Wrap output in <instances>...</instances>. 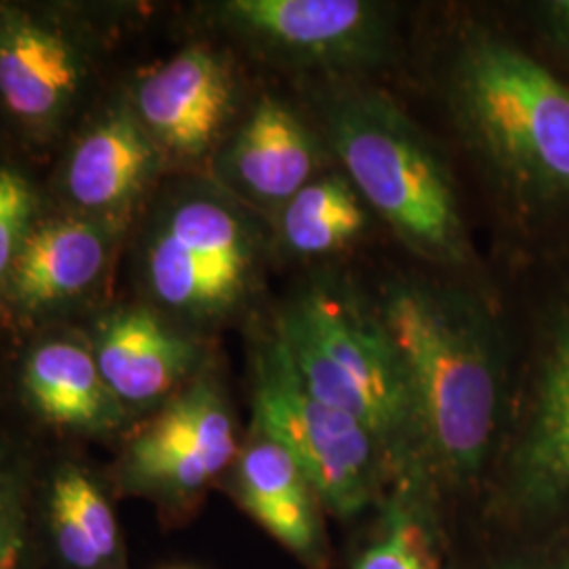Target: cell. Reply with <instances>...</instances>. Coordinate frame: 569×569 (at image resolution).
<instances>
[{
	"label": "cell",
	"mask_w": 569,
	"mask_h": 569,
	"mask_svg": "<svg viewBox=\"0 0 569 569\" xmlns=\"http://www.w3.org/2000/svg\"><path fill=\"white\" fill-rule=\"evenodd\" d=\"M406 369L428 467L475 477L496 437L505 333L491 306L453 284L390 277L371 298Z\"/></svg>",
	"instance_id": "6da1fadb"
},
{
	"label": "cell",
	"mask_w": 569,
	"mask_h": 569,
	"mask_svg": "<svg viewBox=\"0 0 569 569\" xmlns=\"http://www.w3.org/2000/svg\"><path fill=\"white\" fill-rule=\"evenodd\" d=\"M456 133L521 216H569V84L488 30H470L446 68Z\"/></svg>",
	"instance_id": "7a4b0ae2"
},
{
	"label": "cell",
	"mask_w": 569,
	"mask_h": 569,
	"mask_svg": "<svg viewBox=\"0 0 569 569\" xmlns=\"http://www.w3.org/2000/svg\"><path fill=\"white\" fill-rule=\"evenodd\" d=\"M315 110L331 161L409 251L456 270L475 262L448 161L399 103L366 82L323 81Z\"/></svg>",
	"instance_id": "3957f363"
},
{
	"label": "cell",
	"mask_w": 569,
	"mask_h": 569,
	"mask_svg": "<svg viewBox=\"0 0 569 569\" xmlns=\"http://www.w3.org/2000/svg\"><path fill=\"white\" fill-rule=\"evenodd\" d=\"M274 331L308 390L369 430L387 470L413 479L428 467L406 369L369 296L342 274H312Z\"/></svg>",
	"instance_id": "277c9868"
},
{
	"label": "cell",
	"mask_w": 569,
	"mask_h": 569,
	"mask_svg": "<svg viewBox=\"0 0 569 569\" xmlns=\"http://www.w3.org/2000/svg\"><path fill=\"white\" fill-rule=\"evenodd\" d=\"M264 239L251 216L220 186L194 183L159 209L143 243L152 300L186 321H218L256 287Z\"/></svg>",
	"instance_id": "5b68a950"
},
{
	"label": "cell",
	"mask_w": 569,
	"mask_h": 569,
	"mask_svg": "<svg viewBox=\"0 0 569 569\" xmlns=\"http://www.w3.org/2000/svg\"><path fill=\"white\" fill-rule=\"evenodd\" d=\"M256 428L293 456L340 517L366 510L387 472L369 430L308 390L274 329L256 359Z\"/></svg>",
	"instance_id": "8992f818"
},
{
	"label": "cell",
	"mask_w": 569,
	"mask_h": 569,
	"mask_svg": "<svg viewBox=\"0 0 569 569\" xmlns=\"http://www.w3.org/2000/svg\"><path fill=\"white\" fill-rule=\"evenodd\" d=\"M216 13L272 60L326 81L382 68L397 42L390 7L371 0H230Z\"/></svg>",
	"instance_id": "52a82bcc"
},
{
	"label": "cell",
	"mask_w": 569,
	"mask_h": 569,
	"mask_svg": "<svg viewBox=\"0 0 569 569\" xmlns=\"http://www.w3.org/2000/svg\"><path fill=\"white\" fill-rule=\"evenodd\" d=\"M237 103L230 61L211 47L192 44L143 77L133 112L163 157L194 161L222 142Z\"/></svg>",
	"instance_id": "ba28073f"
},
{
	"label": "cell",
	"mask_w": 569,
	"mask_h": 569,
	"mask_svg": "<svg viewBox=\"0 0 569 569\" xmlns=\"http://www.w3.org/2000/svg\"><path fill=\"white\" fill-rule=\"evenodd\" d=\"M331 154L317 129L279 98L264 96L228 138L216 161L220 188L274 213L327 171Z\"/></svg>",
	"instance_id": "9c48e42d"
},
{
	"label": "cell",
	"mask_w": 569,
	"mask_h": 569,
	"mask_svg": "<svg viewBox=\"0 0 569 569\" xmlns=\"http://www.w3.org/2000/svg\"><path fill=\"white\" fill-rule=\"evenodd\" d=\"M509 488L529 512L569 510V302L547 326L528 416L510 453Z\"/></svg>",
	"instance_id": "30bf717a"
},
{
	"label": "cell",
	"mask_w": 569,
	"mask_h": 569,
	"mask_svg": "<svg viewBox=\"0 0 569 569\" xmlns=\"http://www.w3.org/2000/svg\"><path fill=\"white\" fill-rule=\"evenodd\" d=\"M234 453L230 409L218 385L201 376L133 439L129 467L148 486L188 493L220 475Z\"/></svg>",
	"instance_id": "8fae6325"
},
{
	"label": "cell",
	"mask_w": 569,
	"mask_h": 569,
	"mask_svg": "<svg viewBox=\"0 0 569 569\" xmlns=\"http://www.w3.org/2000/svg\"><path fill=\"white\" fill-rule=\"evenodd\" d=\"M84 77L81 47L66 28L21 9L0 11V102L28 131L56 129Z\"/></svg>",
	"instance_id": "7c38bea8"
},
{
	"label": "cell",
	"mask_w": 569,
	"mask_h": 569,
	"mask_svg": "<svg viewBox=\"0 0 569 569\" xmlns=\"http://www.w3.org/2000/svg\"><path fill=\"white\" fill-rule=\"evenodd\" d=\"M163 159L136 112L114 108L74 143L63 167V194L82 216L117 222L142 197Z\"/></svg>",
	"instance_id": "4fadbf2b"
},
{
	"label": "cell",
	"mask_w": 569,
	"mask_h": 569,
	"mask_svg": "<svg viewBox=\"0 0 569 569\" xmlns=\"http://www.w3.org/2000/svg\"><path fill=\"white\" fill-rule=\"evenodd\" d=\"M117 222L87 216L34 226L11 266L4 289L23 312L68 305L100 281Z\"/></svg>",
	"instance_id": "5bb4252c"
},
{
	"label": "cell",
	"mask_w": 569,
	"mask_h": 569,
	"mask_svg": "<svg viewBox=\"0 0 569 569\" xmlns=\"http://www.w3.org/2000/svg\"><path fill=\"white\" fill-rule=\"evenodd\" d=\"M91 352L110 392L138 406L169 395L199 361V345L150 308L110 312Z\"/></svg>",
	"instance_id": "9a60e30c"
},
{
	"label": "cell",
	"mask_w": 569,
	"mask_h": 569,
	"mask_svg": "<svg viewBox=\"0 0 569 569\" xmlns=\"http://www.w3.org/2000/svg\"><path fill=\"white\" fill-rule=\"evenodd\" d=\"M239 496L244 509L305 561L321 557V526L315 498L293 456L256 428V439L239 460Z\"/></svg>",
	"instance_id": "2e32d148"
},
{
	"label": "cell",
	"mask_w": 569,
	"mask_h": 569,
	"mask_svg": "<svg viewBox=\"0 0 569 569\" xmlns=\"http://www.w3.org/2000/svg\"><path fill=\"white\" fill-rule=\"evenodd\" d=\"M23 387L34 409L58 427H110L119 411L93 352L70 340L39 346L23 367Z\"/></svg>",
	"instance_id": "e0dca14e"
},
{
	"label": "cell",
	"mask_w": 569,
	"mask_h": 569,
	"mask_svg": "<svg viewBox=\"0 0 569 569\" xmlns=\"http://www.w3.org/2000/svg\"><path fill=\"white\" fill-rule=\"evenodd\" d=\"M277 247L296 260L342 253L366 234L369 207L340 169H327L274 213Z\"/></svg>",
	"instance_id": "ac0fdd59"
},
{
	"label": "cell",
	"mask_w": 569,
	"mask_h": 569,
	"mask_svg": "<svg viewBox=\"0 0 569 569\" xmlns=\"http://www.w3.org/2000/svg\"><path fill=\"white\" fill-rule=\"evenodd\" d=\"M355 569H437L427 529L406 507H395L382 536L361 555Z\"/></svg>",
	"instance_id": "d6986e66"
},
{
	"label": "cell",
	"mask_w": 569,
	"mask_h": 569,
	"mask_svg": "<svg viewBox=\"0 0 569 569\" xmlns=\"http://www.w3.org/2000/svg\"><path fill=\"white\" fill-rule=\"evenodd\" d=\"M37 194L13 167H0V283L34 228Z\"/></svg>",
	"instance_id": "ffe728a7"
},
{
	"label": "cell",
	"mask_w": 569,
	"mask_h": 569,
	"mask_svg": "<svg viewBox=\"0 0 569 569\" xmlns=\"http://www.w3.org/2000/svg\"><path fill=\"white\" fill-rule=\"evenodd\" d=\"M53 491L61 493L70 509L74 510L89 542L98 550L102 561L108 559L117 547V523L102 493L79 470H63Z\"/></svg>",
	"instance_id": "44dd1931"
},
{
	"label": "cell",
	"mask_w": 569,
	"mask_h": 569,
	"mask_svg": "<svg viewBox=\"0 0 569 569\" xmlns=\"http://www.w3.org/2000/svg\"><path fill=\"white\" fill-rule=\"evenodd\" d=\"M53 529H56V540L60 547L63 559L79 569H93L102 563V557L93 545L89 542L84 529H82L74 510L66 502V498L53 491Z\"/></svg>",
	"instance_id": "7402d4cb"
},
{
	"label": "cell",
	"mask_w": 569,
	"mask_h": 569,
	"mask_svg": "<svg viewBox=\"0 0 569 569\" xmlns=\"http://www.w3.org/2000/svg\"><path fill=\"white\" fill-rule=\"evenodd\" d=\"M23 550V505L20 489L0 477V569H18Z\"/></svg>",
	"instance_id": "603a6c76"
},
{
	"label": "cell",
	"mask_w": 569,
	"mask_h": 569,
	"mask_svg": "<svg viewBox=\"0 0 569 569\" xmlns=\"http://www.w3.org/2000/svg\"><path fill=\"white\" fill-rule=\"evenodd\" d=\"M538 21L542 32L549 37V41L569 56V0H547L540 2Z\"/></svg>",
	"instance_id": "cb8c5ba5"
},
{
	"label": "cell",
	"mask_w": 569,
	"mask_h": 569,
	"mask_svg": "<svg viewBox=\"0 0 569 569\" xmlns=\"http://www.w3.org/2000/svg\"><path fill=\"white\" fill-rule=\"evenodd\" d=\"M561 569H569V566H566V568H561Z\"/></svg>",
	"instance_id": "d4e9b609"
},
{
	"label": "cell",
	"mask_w": 569,
	"mask_h": 569,
	"mask_svg": "<svg viewBox=\"0 0 569 569\" xmlns=\"http://www.w3.org/2000/svg\"><path fill=\"white\" fill-rule=\"evenodd\" d=\"M0 477H2V475H0Z\"/></svg>",
	"instance_id": "484cf974"
}]
</instances>
